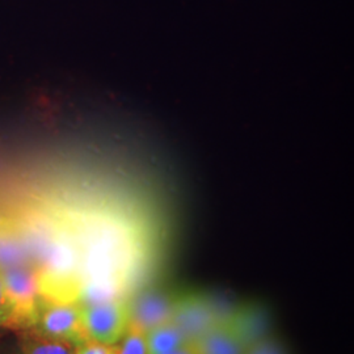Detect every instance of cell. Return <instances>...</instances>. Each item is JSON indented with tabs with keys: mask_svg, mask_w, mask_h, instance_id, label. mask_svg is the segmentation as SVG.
Masks as SVG:
<instances>
[{
	"mask_svg": "<svg viewBox=\"0 0 354 354\" xmlns=\"http://www.w3.org/2000/svg\"><path fill=\"white\" fill-rule=\"evenodd\" d=\"M163 354H198V351H197V346H196L194 342H185L184 345L178 346L176 349L169 351V352H165V353Z\"/></svg>",
	"mask_w": 354,
	"mask_h": 354,
	"instance_id": "14",
	"label": "cell"
},
{
	"mask_svg": "<svg viewBox=\"0 0 354 354\" xmlns=\"http://www.w3.org/2000/svg\"><path fill=\"white\" fill-rule=\"evenodd\" d=\"M0 276L8 304V315L3 327L21 330L35 328L44 302L37 268L15 266L0 272Z\"/></svg>",
	"mask_w": 354,
	"mask_h": 354,
	"instance_id": "1",
	"label": "cell"
},
{
	"mask_svg": "<svg viewBox=\"0 0 354 354\" xmlns=\"http://www.w3.org/2000/svg\"><path fill=\"white\" fill-rule=\"evenodd\" d=\"M82 315L89 339L106 345H115L129 327L127 301L124 298L82 306Z\"/></svg>",
	"mask_w": 354,
	"mask_h": 354,
	"instance_id": "2",
	"label": "cell"
},
{
	"mask_svg": "<svg viewBox=\"0 0 354 354\" xmlns=\"http://www.w3.org/2000/svg\"><path fill=\"white\" fill-rule=\"evenodd\" d=\"M42 335L79 345L89 340L79 302L44 301L35 328Z\"/></svg>",
	"mask_w": 354,
	"mask_h": 354,
	"instance_id": "3",
	"label": "cell"
},
{
	"mask_svg": "<svg viewBox=\"0 0 354 354\" xmlns=\"http://www.w3.org/2000/svg\"><path fill=\"white\" fill-rule=\"evenodd\" d=\"M23 266H33L26 244L12 216L8 212H0V272Z\"/></svg>",
	"mask_w": 354,
	"mask_h": 354,
	"instance_id": "7",
	"label": "cell"
},
{
	"mask_svg": "<svg viewBox=\"0 0 354 354\" xmlns=\"http://www.w3.org/2000/svg\"><path fill=\"white\" fill-rule=\"evenodd\" d=\"M222 317L215 313L214 306L203 295L189 294L177 298L172 323L184 332L190 342L212 328Z\"/></svg>",
	"mask_w": 354,
	"mask_h": 354,
	"instance_id": "6",
	"label": "cell"
},
{
	"mask_svg": "<svg viewBox=\"0 0 354 354\" xmlns=\"http://www.w3.org/2000/svg\"><path fill=\"white\" fill-rule=\"evenodd\" d=\"M75 354H115V351L114 345H106L89 339L76 345Z\"/></svg>",
	"mask_w": 354,
	"mask_h": 354,
	"instance_id": "12",
	"label": "cell"
},
{
	"mask_svg": "<svg viewBox=\"0 0 354 354\" xmlns=\"http://www.w3.org/2000/svg\"><path fill=\"white\" fill-rule=\"evenodd\" d=\"M8 315V304L6 299V291H4V285H3V279L0 276V326H3V323L6 322Z\"/></svg>",
	"mask_w": 354,
	"mask_h": 354,
	"instance_id": "13",
	"label": "cell"
},
{
	"mask_svg": "<svg viewBox=\"0 0 354 354\" xmlns=\"http://www.w3.org/2000/svg\"><path fill=\"white\" fill-rule=\"evenodd\" d=\"M146 342L150 354H163L190 342L175 323L168 322L146 332Z\"/></svg>",
	"mask_w": 354,
	"mask_h": 354,
	"instance_id": "8",
	"label": "cell"
},
{
	"mask_svg": "<svg viewBox=\"0 0 354 354\" xmlns=\"http://www.w3.org/2000/svg\"><path fill=\"white\" fill-rule=\"evenodd\" d=\"M193 342L198 354H245L251 340L239 319L223 317Z\"/></svg>",
	"mask_w": 354,
	"mask_h": 354,
	"instance_id": "5",
	"label": "cell"
},
{
	"mask_svg": "<svg viewBox=\"0 0 354 354\" xmlns=\"http://www.w3.org/2000/svg\"><path fill=\"white\" fill-rule=\"evenodd\" d=\"M115 354H150L146 342V332L129 326L124 337L114 345Z\"/></svg>",
	"mask_w": 354,
	"mask_h": 354,
	"instance_id": "10",
	"label": "cell"
},
{
	"mask_svg": "<svg viewBox=\"0 0 354 354\" xmlns=\"http://www.w3.org/2000/svg\"><path fill=\"white\" fill-rule=\"evenodd\" d=\"M177 298L160 290H145L127 301L129 326L147 332L172 320Z\"/></svg>",
	"mask_w": 354,
	"mask_h": 354,
	"instance_id": "4",
	"label": "cell"
},
{
	"mask_svg": "<svg viewBox=\"0 0 354 354\" xmlns=\"http://www.w3.org/2000/svg\"><path fill=\"white\" fill-rule=\"evenodd\" d=\"M26 333L23 342L24 354H75L74 342L42 335L33 328L28 329Z\"/></svg>",
	"mask_w": 354,
	"mask_h": 354,
	"instance_id": "9",
	"label": "cell"
},
{
	"mask_svg": "<svg viewBox=\"0 0 354 354\" xmlns=\"http://www.w3.org/2000/svg\"><path fill=\"white\" fill-rule=\"evenodd\" d=\"M245 354H286V352L276 340L264 337L250 342Z\"/></svg>",
	"mask_w": 354,
	"mask_h": 354,
	"instance_id": "11",
	"label": "cell"
}]
</instances>
